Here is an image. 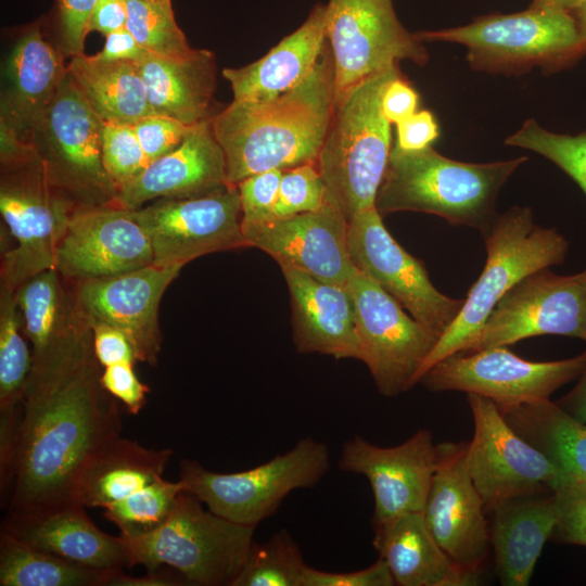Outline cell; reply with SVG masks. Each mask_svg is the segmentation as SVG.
<instances>
[{
	"instance_id": "2e32d148",
	"label": "cell",
	"mask_w": 586,
	"mask_h": 586,
	"mask_svg": "<svg viewBox=\"0 0 586 586\" xmlns=\"http://www.w3.org/2000/svg\"><path fill=\"white\" fill-rule=\"evenodd\" d=\"M546 334L586 341V269L561 276L544 268L526 276L500 298L460 353Z\"/></svg>"
},
{
	"instance_id": "52a82bcc",
	"label": "cell",
	"mask_w": 586,
	"mask_h": 586,
	"mask_svg": "<svg viewBox=\"0 0 586 586\" xmlns=\"http://www.w3.org/2000/svg\"><path fill=\"white\" fill-rule=\"evenodd\" d=\"M182 491L166 522L152 533L119 538L128 566H169L193 586H232L254 542L255 526L229 521Z\"/></svg>"
},
{
	"instance_id": "f5cc1de1",
	"label": "cell",
	"mask_w": 586,
	"mask_h": 586,
	"mask_svg": "<svg viewBox=\"0 0 586 586\" xmlns=\"http://www.w3.org/2000/svg\"><path fill=\"white\" fill-rule=\"evenodd\" d=\"M148 51H145L125 27L105 36L103 49L92 55L95 60L103 62H138Z\"/></svg>"
},
{
	"instance_id": "484cf974",
	"label": "cell",
	"mask_w": 586,
	"mask_h": 586,
	"mask_svg": "<svg viewBox=\"0 0 586 586\" xmlns=\"http://www.w3.org/2000/svg\"><path fill=\"white\" fill-rule=\"evenodd\" d=\"M67 65L60 49L39 28L25 31L13 46L4 67L1 128L30 142V133L64 78Z\"/></svg>"
},
{
	"instance_id": "7c38bea8",
	"label": "cell",
	"mask_w": 586,
	"mask_h": 586,
	"mask_svg": "<svg viewBox=\"0 0 586 586\" xmlns=\"http://www.w3.org/2000/svg\"><path fill=\"white\" fill-rule=\"evenodd\" d=\"M326 36L335 77V102L367 78L400 61L424 65L426 49L398 21L392 0H329Z\"/></svg>"
},
{
	"instance_id": "30bf717a",
	"label": "cell",
	"mask_w": 586,
	"mask_h": 586,
	"mask_svg": "<svg viewBox=\"0 0 586 586\" xmlns=\"http://www.w3.org/2000/svg\"><path fill=\"white\" fill-rule=\"evenodd\" d=\"M77 208L50 181L37 153L1 164L0 212L15 242L2 250L0 282L17 289L55 268L58 246Z\"/></svg>"
},
{
	"instance_id": "d4e9b609",
	"label": "cell",
	"mask_w": 586,
	"mask_h": 586,
	"mask_svg": "<svg viewBox=\"0 0 586 586\" xmlns=\"http://www.w3.org/2000/svg\"><path fill=\"white\" fill-rule=\"evenodd\" d=\"M292 314L293 341L300 354L358 359L355 313L345 285L281 267Z\"/></svg>"
},
{
	"instance_id": "8fae6325",
	"label": "cell",
	"mask_w": 586,
	"mask_h": 586,
	"mask_svg": "<svg viewBox=\"0 0 586 586\" xmlns=\"http://www.w3.org/2000/svg\"><path fill=\"white\" fill-rule=\"evenodd\" d=\"M345 286L351 295L358 339V360L386 397L407 392L441 334L408 316L375 281L355 267Z\"/></svg>"
},
{
	"instance_id": "816d5d0a",
	"label": "cell",
	"mask_w": 586,
	"mask_h": 586,
	"mask_svg": "<svg viewBox=\"0 0 586 586\" xmlns=\"http://www.w3.org/2000/svg\"><path fill=\"white\" fill-rule=\"evenodd\" d=\"M419 94L404 75L386 87L382 97V112L391 124H397L418 111Z\"/></svg>"
},
{
	"instance_id": "6f0895ef",
	"label": "cell",
	"mask_w": 586,
	"mask_h": 586,
	"mask_svg": "<svg viewBox=\"0 0 586 586\" xmlns=\"http://www.w3.org/2000/svg\"><path fill=\"white\" fill-rule=\"evenodd\" d=\"M585 2L586 0H533L531 8L573 12Z\"/></svg>"
},
{
	"instance_id": "e575fe53",
	"label": "cell",
	"mask_w": 586,
	"mask_h": 586,
	"mask_svg": "<svg viewBox=\"0 0 586 586\" xmlns=\"http://www.w3.org/2000/svg\"><path fill=\"white\" fill-rule=\"evenodd\" d=\"M16 290L0 282V440L17 433L22 402L33 367L23 332Z\"/></svg>"
},
{
	"instance_id": "11a10c76",
	"label": "cell",
	"mask_w": 586,
	"mask_h": 586,
	"mask_svg": "<svg viewBox=\"0 0 586 586\" xmlns=\"http://www.w3.org/2000/svg\"><path fill=\"white\" fill-rule=\"evenodd\" d=\"M187 578L177 570L169 566H158L148 571L144 576L133 577L118 570L111 578L109 586H187Z\"/></svg>"
},
{
	"instance_id": "4316f807",
	"label": "cell",
	"mask_w": 586,
	"mask_h": 586,
	"mask_svg": "<svg viewBox=\"0 0 586 586\" xmlns=\"http://www.w3.org/2000/svg\"><path fill=\"white\" fill-rule=\"evenodd\" d=\"M491 512L495 572L502 586H527L557 523L552 492L507 499Z\"/></svg>"
},
{
	"instance_id": "7dc6e473",
	"label": "cell",
	"mask_w": 586,
	"mask_h": 586,
	"mask_svg": "<svg viewBox=\"0 0 586 586\" xmlns=\"http://www.w3.org/2000/svg\"><path fill=\"white\" fill-rule=\"evenodd\" d=\"M386 563L379 558L373 564L351 572H328L306 565L303 586H393Z\"/></svg>"
},
{
	"instance_id": "c3c4849f",
	"label": "cell",
	"mask_w": 586,
	"mask_h": 586,
	"mask_svg": "<svg viewBox=\"0 0 586 586\" xmlns=\"http://www.w3.org/2000/svg\"><path fill=\"white\" fill-rule=\"evenodd\" d=\"M99 0H59L64 51L71 56L84 54L88 23Z\"/></svg>"
},
{
	"instance_id": "ba28073f",
	"label": "cell",
	"mask_w": 586,
	"mask_h": 586,
	"mask_svg": "<svg viewBox=\"0 0 586 586\" xmlns=\"http://www.w3.org/2000/svg\"><path fill=\"white\" fill-rule=\"evenodd\" d=\"M329 469L328 445L307 436L288 451L239 472H214L183 459L179 481L214 513L256 527L277 512L291 492L316 486Z\"/></svg>"
},
{
	"instance_id": "f1b7e54d",
	"label": "cell",
	"mask_w": 586,
	"mask_h": 586,
	"mask_svg": "<svg viewBox=\"0 0 586 586\" xmlns=\"http://www.w3.org/2000/svg\"><path fill=\"white\" fill-rule=\"evenodd\" d=\"M327 43L326 4H316L305 22L262 59L239 68H225L234 101H265L303 81Z\"/></svg>"
},
{
	"instance_id": "ac0fdd59",
	"label": "cell",
	"mask_w": 586,
	"mask_h": 586,
	"mask_svg": "<svg viewBox=\"0 0 586 586\" xmlns=\"http://www.w3.org/2000/svg\"><path fill=\"white\" fill-rule=\"evenodd\" d=\"M467 451V442L436 444V468L422 514L443 550L481 575L491 550L489 521L468 470Z\"/></svg>"
},
{
	"instance_id": "ab89813d",
	"label": "cell",
	"mask_w": 586,
	"mask_h": 586,
	"mask_svg": "<svg viewBox=\"0 0 586 586\" xmlns=\"http://www.w3.org/2000/svg\"><path fill=\"white\" fill-rule=\"evenodd\" d=\"M505 144L538 153L569 175L586 195V131L571 136L543 128L526 119Z\"/></svg>"
},
{
	"instance_id": "5b68a950",
	"label": "cell",
	"mask_w": 586,
	"mask_h": 586,
	"mask_svg": "<svg viewBox=\"0 0 586 586\" xmlns=\"http://www.w3.org/2000/svg\"><path fill=\"white\" fill-rule=\"evenodd\" d=\"M483 235L485 266L458 317L425 359L419 381L437 362L463 348L511 288L534 271L562 264L569 251L564 235L555 228L535 225L526 206H513L497 215Z\"/></svg>"
},
{
	"instance_id": "44dd1931",
	"label": "cell",
	"mask_w": 586,
	"mask_h": 586,
	"mask_svg": "<svg viewBox=\"0 0 586 586\" xmlns=\"http://www.w3.org/2000/svg\"><path fill=\"white\" fill-rule=\"evenodd\" d=\"M348 220L328 200L315 212L242 225L249 247L270 255L281 267L345 285L355 269L347 244Z\"/></svg>"
},
{
	"instance_id": "83f0119b",
	"label": "cell",
	"mask_w": 586,
	"mask_h": 586,
	"mask_svg": "<svg viewBox=\"0 0 586 586\" xmlns=\"http://www.w3.org/2000/svg\"><path fill=\"white\" fill-rule=\"evenodd\" d=\"M373 547L399 586H471L480 574L458 565L431 534L422 512L372 523Z\"/></svg>"
},
{
	"instance_id": "680465c9",
	"label": "cell",
	"mask_w": 586,
	"mask_h": 586,
	"mask_svg": "<svg viewBox=\"0 0 586 586\" xmlns=\"http://www.w3.org/2000/svg\"><path fill=\"white\" fill-rule=\"evenodd\" d=\"M571 13L575 17L582 37L586 40V2Z\"/></svg>"
},
{
	"instance_id": "ffe728a7",
	"label": "cell",
	"mask_w": 586,
	"mask_h": 586,
	"mask_svg": "<svg viewBox=\"0 0 586 586\" xmlns=\"http://www.w3.org/2000/svg\"><path fill=\"white\" fill-rule=\"evenodd\" d=\"M337 464L369 481L374 499L372 523H377L422 512L436 468V444L426 429L394 447H380L355 435L343 443Z\"/></svg>"
},
{
	"instance_id": "4dcf8cb0",
	"label": "cell",
	"mask_w": 586,
	"mask_h": 586,
	"mask_svg": "<svg viewBox=\"0 0 586 586\" xmlns=\"http://www.w3.org/2000/svg\"><path fill=\"white\" fill-rule=\"evenodd\" d=\"M173 449H151L117 436L95 450L80 470L73 498L86 508H104L163 477Z\"/></svg>"
},
{
	"instance_id": "d6986e66",
	"label": "cell",
	"mask_w": 586,
	"mask_h": 586,
	"mask_svg": "<svg viewBox=\"0 0 586 586\" xmlns=\"http://www.w3.org/2000/svg\"><path fill=\"white\" fill-rule=\"evenodd\" d=\"M182 267H146L122 275L69 282L89 323L103 322L120 330L140 362L155 366L162 348L158 308L164 292Z\"/></svg>"
},
{
	"instance_id": "1f68e13d",
	"label": "cell",
	"mask_w": 586,
	"mask_h": 586,
	"mask_svg": "<svg viewBox=\"0 0 586 586\" xmlns=\"http://www.w3.org/2000/svg\"><path fill=\"white\" fill-rule=\"evenodd\" d=\"M23 332L33 356L74 341L91 331L71 283L55 269L43 270L15 292Z\"/></svg>"
},
{
	"instance_id": "bcb514c9",
	"label": "cell",
	"mask_w": 586,
	"mask_h": 586,
	"mask_svg": "<svg viewBox=\"0 0 586 586\" xmlns=\"http://www.w3.org/2000/svg\"><path fill=\"white\" fill-rule=\"evenodd\" d=\"M135 366L133 362H119L104 367L101 372L102 386L131 415L142 410L150 393L149 386L137 377Z\"/></svg>"
},
{
	"instance_id": "6da1fadb",
	"label": "cell",
	"mask_w": 586,
	"mask_h": 586,
	"mask_svg": "<svg viewBox=\"0 0 586 586\" xmlns=\"http://www.w3.org/2000/svg\"><path fill=\"white\" fill-rule=\"evenodd\" d=\"M92 331L33 356L7 492V513L75 501L89 457L120 436L116 399L102 386Z\"/></svg>"
},
{
	"instance_id": "836d02e7",
	"label": "cell",
	"mask_w": 586,
	"mask_h": 586,
	"mask_svg": "<svg viewBox=\"0 0 586 586\" xmlns=\"http://www.w3.org/2000/svg\"><path fill=\"white\" fill-rule=\"evenodd\" d=\"M509 425L570 479L586 483V423L544 399L500 410Z\"/></svg>"
},
{
	"instance_id": "7bdbcfd3",
	"label": "cell",
	"mask_w": 586,
	"mask_h": 586,
	"mask_svg": "<svg viewBox=\"0 0 586 586\" xmlns=\"http://www.w3.org/2000/svg\"><path fill=\"white\" fill-rule=\"evenodd\" d=\"M552 493L557 523L551 538L586 547V483L569 480Z\"/></svg>"
},
{
	"instance_id": "9a60e30c",
	"label": "cell",
	"mask_w": 586,
	"mask_h": 586,
	"mask_svg": "<svg viewBox=\"0 0 586 586\" xmlns=\"http://www.w3.org/2000/svg\"><path fill=\"white\" fill-rule=\"evenodd\" d=\"M151 242L153 264L183 267L203 255L249 247L237 186L129 209Z\"/></svg>"
},
{
	"instance_id": "3957f363",
	"label": "cell",
	"mask_w": 586,
	"mask_h": 586,
	"mask_svg": "<svg viewBox=\"0 0 586 586\" xmlns=\"http://www.w3.org/2000/svg\"><path fill=\"white\" fill-rule=\"evenodd\" d=\"M526 156L491 163H467L440 154L432 145L420 150L392 146L375 199L383 216L420 212L450 225L477 228L482 233L495 217L498 193Z\"/></svg>"
},
{
	"instance_id": "b9f144b4",
	"label": "cell",
	"mask_w": 586,
	"mask_h": 586,
	"mask_svg": "<svg viewBox=\"0 0 586 586\" xmlns=\"http://www.w3.org/2000/svg\"><path fill=\"white\" fill-rule=\"evenodd\" d=\"M327 189L316 163L282 170L273 217H288L321 208Z\"/></svg>"
},
{
	"instance_id": "8992f818",
	"label": "cell",
	"mask_w": 586,
	"mask_h": 586,
	"mask_svg": "<svg viewBox=\"0 0 586 586\" xmlns=\"http://www.w3.org/2000/svg\"><path fill=\"white\" fill-rule=\"evenodd\" d=\"M421 41H446L467 48V61L477 72L521 75L534 67L553 73L586 53L571 12L528 8L511 14H489L458 27L416 33Z\"/></svg>"
},
{
	"instance_id": "5bb4252c",
	"label": "cell",
	"mask_w": 586,
	"mask_h": 586,
	"mask_svg": "<svg viewBox=\"0 0 586 586\" xmlns=\"http://www.w3.org/2000/svg\"><path fill=\"white\" fill-rule=\"evenodd\" d=\"M467 400L473 419L467 464L487 512L507 499L553 492L572 480L522 438L494 402L476 394H467Z\"/></svg>"
},
{
	"instance_id": "9c48e42d",
	"label": "cell",
	"mask_w": 586,
	"mask_h": 586,
	"mask_svg": "<svg viewBox=\"0 0 586 586\" xmlns=\"http://www.w3.org/2000/svg\"><path fill=\"white\" fill-rule=\"evenodd\" d=\"M103 120L68 72L30 133L51 183L77 209L115 206L117 190L102 160Z\"/></svg>"
},
{
	"instance_id": "f907efd6",
	"label": "cell",
	"mask_w": 586,
	"mask_h": 586,
	"mask_svg": "<svg viewBox=\"0 0 586 586\" xmlns=\"http://www.w3.org/2000/svg\"><path fill=\"white\" fill-rule=\"evenodd\" d=\"M396 145L403 150H420L440 136L438 124L428 110L417 111L396 124Z\"/></svg>"
},
{
	"instance_id": "277c9868",
	"label": "cell",
	"mask_w": 586,
	"mask_h": 586,
	"mask_svg": "<svg viewBox=\"0 0 586 586\" xmlns=\"http://www.w3.org/2000/svg\"><path fill=\"white\" fill-rule=\"evenodd\" d=\"M397 65L351 89L335 102L333 117L317 158L327 198L347 220L374 207L392 150L391 123L382 112V97L402 76Z\"/></svg>"
},
{
	"instance_id": "603a6c76",
	"label": "cell",
	"mask_w": 586,
	"mask_h": 586,
	"mask_svg": "<svg viewBox=\"0 0 586 586\" xmlns=\"http://www.w3.org/2000/svg\"><path fill=\"white\" fill-rule=\"evenodd\" d=\"M227 186L225 155L209 118L198 124L176 150L150 162L119 188L115 206L137 209L158 199L199 196Z\"/></svg>"
},
{
	"instance_id": "7402d4cb",
	"label": "cell",
	"mask_w": 586,
	"mask_h": 586,
	"mask_svg": "<svg viewBox=\"0 0 586 586\" xmlns=\"http://www.w3.org/2000/svg\"><path fill=\"white\" fill-rule=\"evenodd\" d=\"M153 264L149 237L129 209H77L58 246L55 269L69 281L113 277Z\"/></svg>"
},
{
	"instance_id": "cb8c5ba5",
	"label": "cell",
	"mask_w": 586,
	"mask_h": 586,
	"mask_svg": "<svg viewBox=\"0 0 586 586\" xmlns=\"http://www.w3.org/2000/svg\"><path fill=\"white\" fill-rule=\"evenodd\" d=\"M84 506L69 501L30 512L7 513L1 530L75 564L123 570L127 553L119 536L101 531Z\"/></svg>"
},
{
	"instance_id": "f35d334b",
	"label": "cell",
	"mask_w": 586,
	"mask_h": 586,
	"mask_svg": "<svg viewBox=\"0 0 586 586\" xmlns=\"http://www.w3.org/2000/svg\"><path fill=\"white\" fill-rule=\"evenodd\" d=\"M126 28L149 53L178 58L194 49L178 26L170 0H125Z\"/></svg>"
},
{
	"instance_id": "d590c367",
	"label": "cell",
	"mask_w": 586,
	"mask_h": 586,
	"mask_svg": "<svg viewBox=\"0 0 586 586\" xmlns=\"http://www.w3.org/2000/svg\"><path fill=\"white\" fill-rule=\"evenodd\" d=\"M116 571L75 564L0 531L1 586H109Z\"/></svg>"
},
{
	"instance_id": "7a4b0ae2",
	"label": "cell",
	"mask_w": 586,
	"mask_h": 586,
	"mask_svg": "<svg viewBox=\"0 0 586 586\" xmlns=\"http://www.w3.org/2000/svg\"><path fill=\"white\" fill-rule=\"evenodd\" d=\"M335 109L334 62L327 43L310 74L265 101H232L211 118L227 180L316 163Z\"/></svg>"
},
{
	"instance_id": "8d00e7d4",
	"label": "cell",
	"mask_w": 586,
	"mask_h": 586,
	"mask_svg": "<svg viewBox=\"0 0 586 586\" xmlns=\"http://www.w3.org/2000/svg\"><path fill=\"white\" fill-rule=\"evenodd\" d=\"M306 563L288 530L265 543L253 542L232 586H303Z\"/></svg>"
},
{
	"instance_id": "ee69618b",
	"label": "cell",
	"mask_w": 586,
	"mask_h": 586,
	"mask_svg": "<svg viewBox=\"0 0 586 586\" xmlns=\"http://www.w3.org/2000/svg\"><path fill=\"white\" fill-rule=\"evenodd\" d=\"M281 176V169H270L252 175L237 183L242 225L263 222L273 218Z\"/></svg>"
},
{
	"instance_id": "db71d44e",
	"label": "cell",
	"mask_w": 586,
	"mask_h": 586,
	"mask_svg": "<svg viewBox=\"0 0 586 586\" xmlns=\"http://www.w3.org/2000/svg\"><path fill=\"white\" fill-rule=\"evenodd\" d=\"M125 0H99L88 23V34L98 31L104 36L126 27Z\"/></svg>"
},
{
	"instance_id": "4fadbf2b",
	"label": "cell",
	"mask_w": 586,
	"mask_h": 586,
	"mask_svg": "<svg viewBox=\"0 0 586 586\" xmlns=\"http://www.w3.org/2000/svg\"><path fill=\"white\" fill-rule=\"evenodd\" d=\"M586 351L555 361H531L506 346L455 353L433 366L420 379L432 392L458 391L494 402L500 410L549 399L561 386L578 379Z\"/></svg>"
},
{
	"instance_id": "f546056e",
	"label": "cell",
	"mask_w": 586,
	"mask_h": 586,
	"mask_svg": "<svg viewBox=\"0 0 586 586\" xmlns=\"http://www.w3.org/2000/svg\"><path fill=\"white\" fill-rule=\"evenodd\" d=\"M136 64L154 114L175 118L189 126L212 118L211 106L216 88L213 52L194 49L178 58L148 52Z\"/></svg>"
},
{
	"instance_id": "74e56055",
	"label": "cell",
	"mask_w": 586,
	"mask_h": 586,
	"mask_svg": "<svg viewBox=\"0 0 586 586\" xmlns=\"http://www.w3.org/2000/svg\"><path fill=\"white\" fill-rule=\"evenodd\" d=\"M183 489L180 481L160 477L104 507V517L120 530L124 537L152 533L169 518Z\"/></svg>"
},
{
	"instance_id": "e0dca14e",
	"label": "cell",
	"mask_w": 586,
	"mask_h": 586,
	"mask_svg": "<svg viewBox=\"0 0 586 586\" xmlns=\"http://www.w3.org/2000/svg\"><path fill=\"white\" fill-rule=\"evenodd\" d=\"M348 252L354 266L375 281L410 315L441 335L458 317L464 298L441 293L424 264L386 230L375 206L348 220Z\"/></svg>"
},
{
	"instance_id": "681fc988",
	"label": "cell",
	"mask_w": 586,
	"mask_h": 586,
	"mask_svg": "<svg viewBox=\"0 0 586 586\" xmlns=\"http://www.w3.org/2000/svg\"><path fill=\"white\" fill-rule=\"evenodd\" d=\"M90 326L93 352L102 368L119 362L139 361L133 346L120 330L103 322H91Z\"/></svg>"
},
{
	"instance_id": "60d3db41",
	"label": "cell",
	"mask_w": 586,
	"mask_h": 586,
	"mask_svg": "<svg viewBox=\"0 0 586 586\" xmlns=\"http://www.w3.org/2000/svg\"><path fill=\"white\" fill-rule=\"evenodd\" d=\"M102 160L117 191L150 163L131 125L107 122H103Z\"/></svg>"
},
{
	"instance_id": "f6af8a7d",
	"label": "cell",
	"mask_w": 586,
	"mask_h": 586,
	"mask_svg": "<svg viewBox=\"0 0 586 586\" xmlns=\"http://www.w3.org/2000/svg\"><path fill=\"white\" fill-rule=\"evenodd\" d=\"M195 126L158 114L148 115L132 125L149 162L176 150Z\"/></svg>"
},
{
	"instance_id": "d6a6232c",
	"label": "cell",
	"mask_w": 586,
	"mask_h": 586,
	"mask_svg": "<svg viewBox=\"0 0 586 586\" xmlns=\"http://www.w3.org/2000/svg\"><path fill=\"white\" fill-rule=\"evenodd\" d=\"M67 72L91 110L107 123L135 125L154 114L135 62H103L72 56Z\"/></svg>"
},
{
	"instance_id": "9f6ffc18",
	"label": "cell",
	"mask_w": 586,
	"mask_h": 586,
	"mask_svg": "<svg viewBox=\"0 0 586 586\" xmlns=\"http://www.w3.org/2000/svg\"><path fill=\"white\" fill-rule=\"evenodd\" d=\"M556 403L568 413L586 423V365L575 386Z\"/></svg>"
}]
</instances>
